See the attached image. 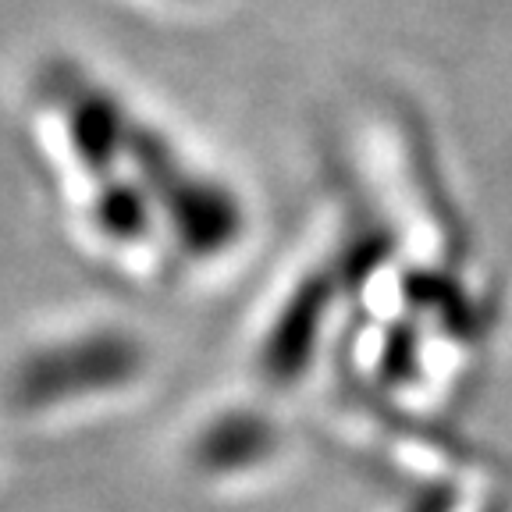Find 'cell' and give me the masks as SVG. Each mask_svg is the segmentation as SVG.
Here are the masks:
<instances>
[{"mask_svg": "<svg viewBox=\"0 0 512 512\" xmlns=\"http://www.w3.org/2000/svg\"><path fill=\"white\" fill-rule=\"evenodd\" d=\"M139 367V349L128 338L118 335H96L86 342L50 349L29 363L18 374L15 395L25 406H43L57 402L61 395L93 392L107 384H121Z\"/></svg>", "mask_w": 512, "mask_h": 512, "instance_id": "1", "label": "cell"}, {"mask_svg": "<svg viewBox=\"0 0 512 512\" xmlns=\"http://www.w3.org/2000/svg\"><path fill=\"white\" fill-rule=\"evenodd\" d=\"M50 86H54V96L64 107L75 153L86 160L96 175H107V168L125 153L132 121H128L125 111H121L107 93H100L93 82H82V79H72V75L57 72Z\"/></svg>", "mask_w": 512, "mask_h": 512, "instance_id": "2", "label": "cell"}, {"mask_svg": "<svg viewBox=\"0 0 512 512\" xmlns=\"http://www.w3.org/2000/svg\"><path fill=\"white\" fill-rule=\"evenodd\" d=\"M96 217L104 224V232H111L114 239H139L146 232L143 192L111 178V182H104L96 189Z\"/></svg>", "mask_w": 512, "mask_h": 512, "instance_id": "3", "label": "cell"}]
</instances>
